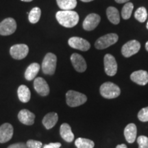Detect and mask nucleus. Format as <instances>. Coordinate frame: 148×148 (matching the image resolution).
<instances>
[{
  "instance_id": "20",
  "label": "nucleus",
  "mask_w": 148,
  "mask_h": 148,
  "mask_svg": "<svg viewBox=\"0 0 148 148\" xmlns=\"http://www.w3.org/2000/svg\"><path fill=\"white\" fill-rule=\"evenodd\" d=\"M40 70L39 64L34 62L29 64L25 72V77L27 80L31 81L35 78Z\"/></svg>"
},
{
  "instance_id": "5",
  "label": "nucleus",
  "mask_w": 148,
  "mask_h": 148,
  "mask_svg": "<svg viewBox=\"0 0 148 148\" xmlns=\"http://www.w3.org/2000/svg\"><path fill=\"white\" fill-rule=\"evenodd\" d=\"M119 39V36L114 33H110L101 36L96 40L95 43V47L97 49H103L114 45L117 42Z\"/></svg>"
},
{
  "instance_id": "24",
  "label": "nucleus",
  "mask_w": 148,
  "mask_h": 148,
  "mask_svg": "<svg viewBox=\"0 0 148 148\" xmlns=\"http://www.w3.org/2000/svg\"><path fill=\"white\" fill-rule=\"evenodd\" d=\"M75 145L77 148H93L95 143L92 140L84 138H78L75 140Z\"/></svg>"
},
{
  "instance_id": "37",
  "label": "nucleus",
  "mask_w": 148,
  "mask_h": 148,
  "mask_svg": "<svg viewBox=\"0 0 148 148\" xmlns=\"http://www.w3.org/2000/svg\"><path fill=\"white\" fill-rule=\"evenodd\" d=\"M23 1H25V2H29V1H32V0H21Z\"/></svg>"
},
{
  "instance_id": "2",
  "label": "nucleus",
  "mask_w": 148,
  "mask_h": 148,
  "mask_svg": "<svg viewBox=\"0 0 148 148\" xmlns=\"http://www.w3.org/2000/svg\"><path fill=\"white\" fill-rule=\"evenodd\" d=\"M100 94L103 97L106 99H114L119 97L121 90L117 85L110 82L103 83L100 86Z\"/></svg>"
},
{
  "instance_id": "4",
  "label": "nucleus",
  "mask_w": 148,
  "mask_h": 148,
  "mask_svg": "<svg viewBox=\"0 0 148 148\" xmlns=\"http://www.w3.org/2000/svg\"><path fill=\"white\" fill-rule=\"evenodd\" d=\"M56 56L52 53H47L42 62V72L46 75H53L56 68Z\"/></svg>"
},
{
  "instance_id": "21",
  "label": "nucleus",
  "mask_w": 148,
  "mask_h": 148,
  "mask_svg": "<svg viewBox=\"0 0 148 148\" xmlns=\"http://www.w3.org/2000/svg\"><path fill=\"white\" fill-rule=\"evenodd\" d=\"M17 95L19 100L23 103L28 102L31 97L30 90L25 85H21L18 88Z\"/></svg>"
},
{
  "instance_id": "16",
  "label": "nucleus",
  "mask_w": 148,
  "mask_h": 148,
  "mask_svg": "<svg viewBox=\"0 0 148 148\" xmlns=\"http://www.w3.org/2000/svg\"><path fill=\"white\" fill-rule=\"evenodd\" d=\"M130 79L137 84L144 86L148 83V73L144 70L136 71L131 74Z\"/></svg>"
},
{
  "instance_id": "33",
  "label": "nucleus",
  "mask_w": 148,
  "mask_h": 148,
  "mask_svg": "<svg viewBox=\"0 0 148 148\" xmlns=\"http://www.w3.org/2000/svg\"><path fill=\"white\" fill-rule=\"evenodd\" d=\"M130 0H115V1L118 3H126Z\"/></svg>"
},
{
  "instance_id": "35",
  "label": "nucleus",
  "mask_w": 148,
  "mask_h": 148,
  "mask_svg": "<svg viewBox=\"0 0 148 148\" xmlns=\"http://www.w3.org/2000/svg\"><path fill=\"white\" fill-rule=\"evenodd\" d=\"M83 2H90V1H93V0H81Z\"/></svg>"
},
{
  "instance_id": "23",
  "label": "nucleus",
  "mask_w": 148,
  "mask_h": 148,
  "mask_svg": "<svg viewBox=\"0 0 148 148\" xmlns=\"http://www.w3.org/2000/svg\"><path fill=\"white\" fill-rule=\"evenodd\" d=\"M57 4L63 10H71L76 7V0H56Z\"/></svg>"
},
{
  "instance_id": "38",
  "label": "nucleus",
  "mask_w": 148,
  "mask_h": 148,
  "mask_svg": "<svg viewBox=\"0 0 148 148\" xmlns=\"http://www.w3.org/2000/svg\"><path fill=\"white\" fill-rule=\"evenodd\" d=\"M147 29H148V21H147Z\"/></svg>"
},
{
  "instance_id": "15",
  "label": "nucleus",
  "mask_w": 148,
  "mask_h": 148,
  "mask_svg": "<svg viewBox=\"0 0 148 148\" xmlns=\"http://www.w3.org/2000/svg\"><path fill=\"white\" fill-rule=\"evenodd\" d=\"M18 119L23 124L32 125L34 124L35 114L27 109H23L20 110L18 114Z\"/></svg>"
},
{
  "instance_id": "31",
  "label": "nucleus",
  "mask_w": 148,
  "mask_h": 148,
  "mask_svg": "<svg viewBox=\"0 0 148 148\" xmlns=\"http://www.w3.org/2000/svg\"><path fill=\"white\" fill-rule=\"evenodd\" d=\"M8 148H27L26 144L25 143H14V144H12V145H9Z\"/></svg>"
},
{
  "instance_id": "25",
  "label": "nucleus",
  "mask_w": 148,
  "mask_h": 148,
  "mask_svg": "<svg viewBox=\"0 0 148 148\" xmlns=\"http://www.w3.org/2000/svg\"><path fill=\"white\" fill-rule=\"evenodd\" d=\"M40 15H41V10L38 7H35L32 8V10L29 12L28 18L29 21L32 23H36L39 21Z\"/></svg>"
},
{
  "instance_id": "28",
  "label": "nucleus",
  "mask_w": 148,
  "mask_h": 148,
  "mask_svg": "<svg viewBox=\"0 0 148 148\" xmlns=\"http://www.w3.org/2000/svg\"><path fill=\"white\" fill-rule=\"evenodd\" d=\"M138 118L140 121H148V106L142 108L138 113Z\"/></svg>"
},
{
  "instance_id": "26",
  "label": "nucleus",
  "mask_w": 148,
  "mask_h": 148,
  "mask_svg": "<svg viewBox=\"0 0 148 148\" xmlns=\"http://www.w3.org/2000/svg\"><path fill=\"white\" fill-rule=\"evenodd\" d=\"M134 17L138 21L143 23L147 18V12L145 7H140L136 10L134 13Z\"/></svg>"
},
{
  "instance_id": "8",
  "label": "nucleus",
  "mask_w": 148,
  "mask_h": 148,
  "mask_svg": "<svg viewBox=\"0 0 148 148\" xmlns=\"http://www.w3.org/2000/svg\"><path fill=\"white\" fill-rule=\"evenodd\" d=\"M104 70L109 76H114L117 71V63L114 57L111 54H106L103 58Z\"/></svg>"
},
{
  "instance_id": "22",
  "label": "nucleus",
  "mask_w": 148,
  "mask_h": 148,
  "mask_svg": "<svg viewBox=\"0 0 148 148\" xmlns=\"http://www.w3.org/2000/svg\"><path fill=\"white\" fill-rule=\"evenodd\" d=\"M106 15L108 20L111 23L116 25L119 23L120 21V16L119 12L117 9L114 7H108L106 10Z\"/></svg>"
},
{
  "instance_id": "34",
  "label": "nucleus",
  "mask_w": 148,
  "mask_h": 148,
  "mask_svg": "<svg viewBox=\"0 0 148 148\" xmlns=\"http://www.w3.org/2000/svg\"><path fill=\"white\" fill-rule=\"evenodd\" d=\"M116 148H127V146L125 144H121V145H118Z\"/></svg>"
},
{
  "instance_id": "18",
  "label": "nucleus",
  "mask_w": 148,
  "mask_h": 148,
  "mask_svg": "<svg viewBox=\"0 0 148 148\" xmlns=\"http://www.w3.org/2000/svg\"><path fill=\"white\" fill-rule=\"evenodd\" d=\"M58 120V115L56 112H49L42 119V123L46 129L49 130L56 124Z\"/></svg>"
},
{
  "instance_id": "7",
  "label": "nucleus",
  "mask_w": 148,
  "mask_h": 148,
  "mask_svg": "<svg viewBox=\"0 0 148 148\" xmlns=\"http://www.w3.org/2000/svg\"><path fill=\"white\" fill-rule=\"evenodd\" d=\"M140 44L136 40H130L121 48L122 54L125 58H129L132 56L136 54L140 50Z\"/></svg>"
},
{
  "instance_id": "36",
  "label": "nucleus",
  "mask_w": 148,
  "mask_h": 148,
  "mask_svg": "<svg viewBox=\"0 0 148 148\" xmlns=\"http://www.w3.org/2000/svg\"><path fill=\"white\" fill-rule=\"evenodd\" d=\"M145 49H146V50L148 51V41L146 42V44H145Z\"/></svg>"
},
{
  "instance_id": "13",
  "label": "nucleus",
  "mask_w": 148,
  "mask_h": 148,
  "mask_svg": "<svg viewBox=\"0 0 148 148\" xmlns=\"http://www.w3.org/2000/svg\"><path fill=\"white\" fill-rule=\"evenodd\" d=\"M71 61L74 69L77 72L82 73L86 71L87 65H86L84 58L81 55L76 53H73L71 56Z\"/></svg>"
},
{
  "instance_id": "29",
  "label": "nucleus",
  "mask_w": 148,
  "mask_h": 148,
  "mask_svg": "<svg viewBox=\"0 0 148 148\" xmlns=\"http://www.w3.org/2000/svg\"><path fill=\"white\" fill-rule=\"evenodd\" d=\"M138 148H148V137L145 136H139L137 138Z\"/></svg>"
},
{
  "instance_id": "27",
  "label": "nucleus",
  "mask_w": 148,
  "mask_h": 148,
  "mask_svg": "<svg viewBox=\"0 0 148 148\" xmlns=\"http://www.w3.org/2000/svg\"><path fill=\"white\" fill-rule=\"evenodd\" d=\"M133 8H134V5L132 3L127 2L125 3L121 10V16L123 19H128L130 18Z\"/></svg>"
},
{
  "instance_id": "9",
  "label": "nucleus",
  "mask_w": 148,
  "mask_h": 148,
  "mask_svg": "<svg viewBox=\"0 0 148 148\" xmlns=\"http://www.w3.org/2000/svg\"><path fill=\"white\" fill-rule=\"evenodd\" d=\"M29 52L28 46L25 44H17L10 47L11 56L16 60H21L27 56Z\"/></svg>"
},
{
  "instance_id": "3",
  "label": "nucleus",
  "mask_w": 148,
  "mask_h": 148,
  "mask_svg": "<svg viewBox=\"0 0 148 148\" xmlns=\"http://www.w3.org/2000/svg\"><path fill=\"white\" fill-rule=\"evenodd\" d=\"M86 101H87V97L81 92L75 90H69L66 93V103L70 107L81 106L84 104Z\"/></svg>"
},
{
  "instance_id": "11",
  "label": "nucleus",
  "mask_w": 148,
  "mask_h": 148,
  "mask_svg": "<svg viewBox=\"0 0 148 148\" xmlns=\"http://www.w3.org/2000/svg\"><path fill=\"white\" fill-rule=\"evenodd\" d=\"M101 18L100 16L97 14L92 13L88 14V15L85 18L84 22H83L82 26L85 30L91 31L93 30L97 27L100 22Z\"/></svg>"
},
{
  "instance_id": "1",
  "label": "nucleus",
  "mask_w": 148,
  "mask_h": 148,
  "mask_svg": "<svg viewBox=\"0 0 148 148\" xmlns=\"http://www.w3.org/2000/svg\"><path fill=\"white\" fill-rule=\"evenodd\" d=\"M56 17L58 23L65 27H73L79 21L78 14L73 10L58 11Z\"/></svg>"
},
{
  "instance_id": "14",
  "label": "nucleus",
  "mask_w": 148,
  "mask_h": 148,
  "mask_svg": "<svg viewBox=\"0 0 148 148\" xmlns=\"http://www.w3.org/2000/svg\"><path fill=\"white\" fill-rule=\"evenodd\" d=\"M34 87L36 91L41 96H47L49 93V85L42 77H36L34 81Z\"/></svg>"
},
{
  "instance_id": "6",
  "label": "nucleus",
  "mask_w": 148,
  "mask_h": 148,
  "mask_svg": "<svg viewBox=\"0 0 148 148\" xmlns=\"http://www.w3.org/2000/svg\"><path fill=\"white\" fill-rule=\"evenodd\" d=\"M16 23L12 18H6L0 23V34L8 36L16 31Z\"/></svg>"
},
{
  "instance_id": "32",
  "label": "nucleus",
  "mask_w": 148,
  "mask_h": 148,
  "mask_svg": "<svg viewBox=\"0 0 148 148\" xmlns=\"http://www.w3.org/2000/svg\"><path fill=\"white\" fill-rule=\"evenodd\" d=\"M60 147L61 144L60 143H51L44 145L43 148H60Z\"/></svg>"
},
{
  "instance_id": "10",
  "label": "nucleus",
  "mask_w": 148,
  "mask_h": 148,
  "mask_svg": "<svg viewBox=\"0 0 148 148\" xmlns=\"http://www.w3.org/2000/svg\"><path fill=\"white\" fill-rule=\"evenodd\" d=\"M69 46L73 49H79V50L85 51L90 49V45L87 40L80 37L74 36L71 37L68 41Z\"/></svg>"
},
{
  "instance_id": "19",
  "label": "nucleus",
  "mask_w": 148,
  "mask_h": 148,
  "mask_svg": "<svg viewBox=\"0 0 148 148\" xmlns=\"http://www.w3.org/2000/svg\"><path fill=\"white\" fill-rule=\"evenodd\" d=\"M60 134L61 137L68 143H71L74 139V134L72 132L71 126L68 123H64L61 125Z\"/></svg>"
},
{
  "instance_id": "30",
  "label": "nucleus",
  "mask_w": 148,
  "mask_h": 148,
  "mask_svg": "<svg viewBox=\"0 0 148 148\" xmlns=\"http://www.w3.org/2000/svg\"><path fill=\"white\" fill-rule=\"evenodd\" d=\"M27 148H41L42 144L40 141L35 140H28L26 143Z\"/></svg>"
},
{
  "instance_id": "17",
  "label": "nucleus",
  "mask_w": 148,
  "mask_h": 148,
  "mask_svg": "<svg viewBox=\"0 0 148 148\" xmlns=\"http://www.w3.org/2000/svg\"><path fill=\"white\" fill-rule=\"evenodd\" d=\"M137 129L134 123H130L125 127L124 136L127 143H132L136 140Z\"/></svg>"
},
{
  "instance_id": "12",
  "label": "nucleus",
  "mask_w": 148,
  "mask_h": 148,
  "mask_svg": "<svg viewBox=\"0 0 148 148\" xmlns=\"http://www.w3.org/2000/svg\"><path fill=\"white\" fill-rule=\"evenodd\" d=\"M14 129L10 123H5L0 126V143H6L13 136Z\"/></svg>"
}]
</instances>
